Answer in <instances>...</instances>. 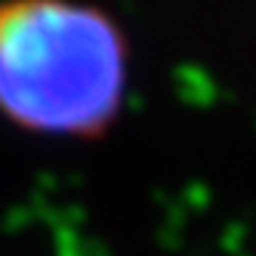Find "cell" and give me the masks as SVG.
I'll list each match as a JSON object with an SVG mask.
<instances>
[{
    "instance_id": "cell-1",
    "label": "cell",
    "mask_w": 256,
    "mask_h": 256,
    "mask_svg": "<svg viewBox=\"0 0 256 256\" xmlns=\"http://www.w3.org/2000/svg\"><path fill=\"white\" fill-rule=\"evenodd\" d=\"M130 93V38L102 6L0 4V118L34 136L99 139Z\"/></svg>"
}]
</instances>
